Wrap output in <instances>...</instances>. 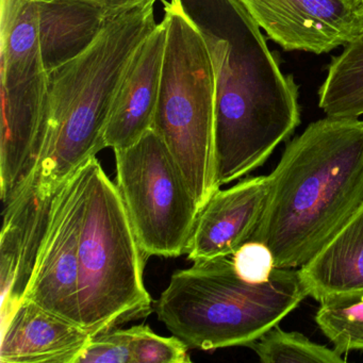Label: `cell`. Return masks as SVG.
<instances>
[{"mask_svg": "<svg viewBox=\"0 0 363 363\" xmlns=\"http://www.w3.org/2000/svg\"><path fill=\"white\" fill-rule=\"evenodd\" d=\"M308 296L298 269H277L267 281L238 277L228 256L176 272L155 306L159 320L189 347L247 346L277 326Z\"/></svg>", "mask_w": 363, "mask_h": 363, "instance_id": "4", "label": "cell"}, {"mask_svg": "<svg viewBox=\"0 0 363 363\" xmlns=\"http://www.w3.org/2000/svg\"><path fill=\"white\" fill-rule=\"evenodd\" d=\"M133 363H189V345L179 337L157 335L147 324L128 328Z\"/></svg>", "mask_w": 363, "mask_h": 363, "instance_id": "21", "label": "cell"}, {"mask_svg": "<svg viewBox=\"0 0 363 363\" xmlns=\"http://www.w3.org/2000/svg\"><path fill=\"white\" fill-rule=\"evenodd\" d=\"M57 191L45 190L35 174L33 180L5 205L0 235L1 322L7 320L25 298L48 231Z\"/></svg>", "mask_w": 363, "mask_h": 363, "instance_id": "11", "label": "cell"}, {"mask_svg": "<svg viewBox=\"0 0 363 363\" xmlns=\"http://www.w3.org/2000/svg\"><path fill=\"white\" fill-rule=\"evenodd\" d=\"M315 322L340 354L363 350V290L320 301Z\"/></svg>", "mask_w": 363, "mask_h": 363, "instance_id": "19", "label": "cell"}, {"mask_svg": "<svg viewBox=\"0 0 363 363\" xmlns=\"http://www.w3.org/2000/svg\"><path fill=\"white\" fill-rule=\"evenodd\" d=\"M360 10H361V12H362V13H363V0H362V3H361Z\"/></svg>", "mask_w": 363, "mask_h": 363, "instance_id": "26", "label": "cell"}, {"mask_svg": "<svg viewBox=\"0 0 363 363\" xmlns=\"http://www.w3.org/2000/svg\"><path fill=\"white\" fill-rule=\"evenodd\" d=\"M84 179L82 165L55 194L48 231L25 294V298L78 325L79 239L84 216Z\"/></svg>", "mask_w": 363, "mask_h": 363, "instance_id": "8", "label": "cell"}, {"mask_svg": "<svg viewBox=\"0 0 363 363\" xmlns=\"http://www.w3.org/2000/svg\"><path fill=\"white\" fill-rule=\"evenodd\" d=\"M318 106L330 118L363 116V29L333 58Z\"/></svg>", "mask_w": 363, "mask_h": 363, "instance_id": "18", "label": "cell"}, {"mask_svg": "<svg viewBox=\"0 0 363 363\" xmlns=\"http://www.w3.org/2000/svg\"><path fill=\"white\" fill-rule=\"evenodd\" d=\"M298 271L308 296L318 301L363 290V205Z\"/></svg>", "mask_w": 363, "mask_h": 363, "instance_id": "16", "label": "cell"}, {"mask_svg": "<svg viewBox=\"0 0 363 363\" xmlns=\"http://www.w3.org/2000/svg\"><path fill=\"white\" fill-rule=\"evenodd\" d=\"M269 39L284 50L327 54L363 29L350 0H240Z\"/></svg>", "mask_w": 363, "mask_h": 363, "instance_id": "9", "label": "cell"}, {"mask_svg": "<svg viewBox=\"0 0 363 363\" xmlns=\"http://www.w3.org/2000/svg\"><path fill=\"white\" fill-rule=\"evenodd\" d=\"M165 43L167 25L163 20L135 50L123 75L106 126V148L129 147L152 129Z\"/></svg>", "mask_w": 363, "mask_h": 363, "instance_id": "13", "label": "cell"}, {"mask_svg": "<svg viewBox=\"0 0 363 363\" xmlns=\"http://www.w3.org/2000/svg\"><path fill=\"white\" fill-rule=\"evenodd\" d=\"M164 4L167 43L152 130L175 159L201 210L216 180V90L207 45L177 0Z\"/></svg>", "mask_w": 363, "mask_h": 363, "instance_id": "6", "label": "cell"}, {"mask_svg": "<svg viewBox=\"0 0 363 363\" xmlns=\"http://www.w3.org/2000/svg\"><path fill=\"white\" fill-rule=\"evenodd\" d=\"M99 5L105 6L112 10L124 9V8L130 7V6L137 5V4L143 3L146 0H91Z\"/></svg>", "mask_w": 363, "mask_h": 363, "instance_id": "24", "label": "cell"}, {"mask_svg": "<svg viewBox=\"0 0 363 363\" xmlns=\"http://www.w3.org/2000/svg\"><path fill=\"white\" fill-rule=\"evenodd\" d=\"M157 0L116 11L94 43L48 73L45 146L38 176L58 190L104 150L114 96L135 50L156 28Z\"/></svg>", "mask_w": 363, "mask_h": 363, "instance_id": "3", "label": "cell"}, {"mask_svg": "<svg viewBox=\"0 0 363 363\" xmlns=\"http://www.w3.org/2000/svg\"><path fill=\"white\" fill-rule=\"evenodd\" d=\"M350 1H352V3H354V5H356L357 7H358V9L360 10L361 3H362V0H350ZM360 12H361V10H360Z\"/></svg>", "mask_w": 363, "mask_h": 363, "instance_id": "25", "label": "cell"}, {"mask_svg": "<svg viewBox=\"0 0 363 363\" xmlns=\"http://www.w3.org/2000/svg\"><path fill=\"white\" fill-rule=\"evenodd\" d=\"M263 363H342V354L333 348L314 343L301 333L275 326L247 345Z\"/></svg>", "mask_w": 363, "mask_h": 363, "instance_id": "20", "label": "cell"}, {"mask_svg": "<svg viewBox=\"0 0 363 363\" xmlns=\"http://www.w3.org/2000/svg\"><path fill=\"white\" fill-rule=\"evenodd\" d=\"M84 208L79 239L80 325L99 335L152 311L144 284L145 252L124 201L96 157L84 164Z\"/></svg>", "mask_w": 363, "mask_h": 363, "instance_id": "5", "label": "cell"}, {"mask_svg": "<svg viewBox=\"0 0 363 363\" xmlns=\"http://www.w3.org/2000/svg\"><path fill=\"white\" fill-rule=\"evenodd\" d=\"M114 154L116 188L146 256L186 254L201 208L164 142L150 129Z\"/></svg>", "mask_w": 363, "mask_h": 363, "instance_id": "7", "label": "cell"}, {"mask_svg": "<svg viewBox=\"0 0 363 363\" xmlns=\"http://www.w3.org/2000/svg\"><path fill=\"white\" fill-rule=\"evenodd\" d=\"M35 3L42 61L48 74L86 52L118 11L91 0H35Z\"/></svg>", "mask_w": 363, "mask_h": 363, "instance_id": "15", "label": "cell"}, {"mask_svg": "<svg viewBox=\"0 0 363 363\" xmlns=\"http://www.w3.org/2000/svg\"><path fill=\"white\" fill-rule=\"evenodd\" d=\"M201 33L214 75L218 189L264 164L301 124L298 88L280 71L240 0H177Z\"/></svg>", "mask_w": 363, "mask_h": 363, "instance_id": "1", "label": "cell"}, {"mask_svg": "<svg viewBox=\"0 0 363 363\" xmlns=\"http://www.w3.org/2000/svg\"><path fill=\"white\" fill-rule=\"evenodd\" d=\"M1 86L46 73L40 46L35 0H1Z\"/></svg>", "mask_w": 363, "mask_h": 363, "instance_id": "17", "label": "cell"}, {"mask_svg": "<svg viewBox=\"0 0 363 363\" xmlns=\"http://www.w3.org/2000/svg\"><path fill=\"white\" fill-rule=\"evenodd\" d=\"M48 75L1 86L0 196L11 201L39 171L45 146Z\"/></svg>", "mask_w": 363, "mask_h": 363, "instance_id": "10", "label": "cell"}, {"mask_svg": "<svg viewBox=\"0 0 363 363\" xmlns=\"http://www.w3.org/2000/svg\"><path fill=\"white\" fill-rule=\"evenodd\" d=\"M269 176L218 189L199 212L186 255L193 262L233 254L254 237L267 209Z\"/></svg>", "mask_w": 363, "mask_h": 363, "instance_id": "12", "label": "cell"}, {"mask_svg": "<svg viewBox=\"0 0 363 363\" xmlns=\"http://www.w3.org/2000/svg\"><path fill=\"white\" fill-rule=\"evenodd\" d=\"M76 363H133L128 329L116 327L91 337Z\"/></svg>", "mask_w": 363, "mask_h": 363, "instance_id": "22", "label": "cell"}, {"mask_svg": "<svg viewBox=\"0 0 363 363\" xmlns=\"http://www.w3.org/2000/svg\"><path fill=\"white\" fill-rule=\"evenodd\" d=\"M228 257L238 277L252 284L267 281L276 269L273 252L257 240H250Z\"/></svg>", "mask_w": 363, "mask_h": 363, "instance_id": "23", "label": "cell"}, {"mask_svg": "<svg viewBox=\"0 0 363 363\" xmlns=\"http://www.w3.org/2000/svg\"><path fill=\"white\" fill-rule=\"evenodd\" d=\"M254 237L277 269H299L363 205V121L327 118L288 144Z\"/></svg>", "mask_w": 363, "mask_h": 363, "instance_id": "2", "label": "cell"}, {"mask_svg": "<svg viewBox=\"0 0 363 363\" xmlns=\"http://www.w3.org/2000/svg\"><path fill=\"white\" fill-rule=\"evenodd\" d=\"M91 335L80 325L24 298L1 322V363H76Z\"/></svg>", "mask_w": 363, "mask_h": 363, "instance_id": "14", "label": "cell"}]
</instances>
